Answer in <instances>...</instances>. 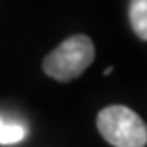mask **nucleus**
<instances>
[{"instance_id":"1","label":"nucleus","mask_w":147,"mask_h":147,"mask_svg":"<svg viewBox=\"0 0 147 147\" xmlns=\"http://www.w3.org/2000/svg\"><path fill=\"white\" fill-rule=\"evenodd\" d=\"M96 50H94L92 39L85 34L71 36L48 53L43 60L45 73L57 82H71L83 75L94 60Z\"/></svg>"},{"instance_id":"2","label":"nucleus","mask_w":147,"mask_h":147,"mask_svg":"<svg viewBox=\"0 0 147 147\" xmlns=\"http://www.w3.org/2000/svg\"><path fill=\"white\" fill-rule=\"evenodd\" d=\"M98 131L113 147H145L147 124L124 105H110L98 113Z\"/></svg>"},{"instance_id":"3","label":"nucleus","mask_w":147,"mask_h":147,"mask_svg":"<svg viewBox=\"0 0 147 147\" xmlns=\"http://www.w3.org/2000/svg\"><path fill=\"white\" fill-rule=\"evenodd\" d=\"M129 23L136 37L147 41V0L129 2Z\"/></svg>"},{"instance_id":"4","label":"nucleus","mask_w":147,"mask_h":147,"mask_svg":"<svg viewBox=\"0 0 147 147\" xmlns=\"http://www.w3.org/2000/svg\"><path fill=\"white\" fill-rule=\"evenodd\" d=\"M0 144L2 145H13L20 140L25 138L27 135V128L20 122H13V121H7L5 117L2 119V126H0Z\"/></svg>"},{"instance_id":"5","label":"nucleus","mask_w":147,"mask_h":147,"mask_svg":"<svg viewBox=\"0 0 147 147\" xmlns=\"http://www.w3.org/2000/svg\"><path fill=\"white\" fill-rule=\"evenodd\" d=\"M112 71H113V67H108V69H105V75H110Z\"/></svg>"}]
</instances>
